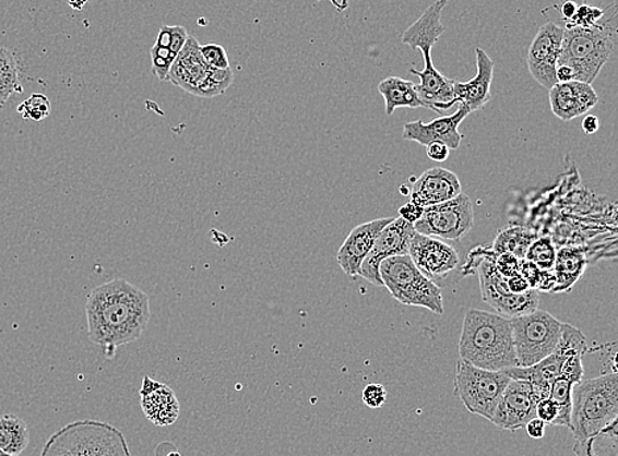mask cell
I'll return each instance as SVG.
<instances>
[{
  "instance_id": "cell-26",
  "label": "cell",
  "mask_w": 618,
  "mask_h": 456,
  "mask_svg": "<svg viewBox=\"0 0 618 456\" xmlns=\"http://www.w3.org/2000/svg\"><path fill=\"white\" fill-rule=\"evenodd\" d=\"M538 305L539 292L535 290H528L524 293L509 292L490 304L497 314L507 319L526 316V314L537 311Z\"/></svg>"
},
{
  "instance_id": "cell-36",
  "label": "cell",
  "mask_w": 618,
  "mask_h": 456,
  "mask_svg": "<svg viewBox=\"0 0 618 456\" xmlns=\"http://www.w3.org/2000/svg\"><path fill=\"white\" fill-rule=\"evenodd\" d=\"M603 15V9L582 4L581 8H578L575 16H573L570 22H567L566 25H569V27L591 28L601 21Z\"/></svg>"
},
{
  "instance_id": "cell-23",
  "label": "cell",
  "mask_w": 618,
  "mask_h": 456,
  "mask_svg": "<svg viewBox=\"0 0 618 456\" xmlns=\"http://www.w3.org/2000/svg\"><path fill=\"white\" fill-rule=\"evenodd\" d=\"M379 93L385 100V115L392 117L397 108H419L425 107L424 101L419 99L416 83L399 79V76H390L380 82Z\"/></svg>"
},
{
  "instance_id": "cell-37",
  "label": "cell",
  "mask_w": 618,
  "mask_h": 456,
  "mask_svg": "<svg viewBox=\"0 0 618 456\" xmlns=\"http://www.w3.org/2000/svg\"><path fill=\"white\" fill-rule=\"evenodd\" d=\"M363 403L366 404L368 408L379 409L384 406L388 397V392L384 385L372 383L368 384L365 389H363Z\"/></svg>"
},
{
  "instance_id": "cell-31",
  "label": "cell",
  "mask_w": 618,
  "mask_h": 456,
  "mask_svg": "<svg viewBox=\"0 0 618 456\" xmlns=\"http://www.w3.org/2000/svg\"><path fill=\"white\" fill-rule=\"evenodd\" d=\"M234 81V73L231 68L225 70L209 69L207 79L202 83L195 96L202 98H213L226 92Z\"/></svg>"
},
{
  "instance_id": "cell-33",
  "label": "cell",
  "mask_w": 618,
  "mask_h": 456,
  "mask_svg": "<svg viewBox=\"0 0 618 456\" xmlns=\"http://www.w3.org/2000/svg\"><path fill=\"white\" fill-rule=\"evenodd\" d=\"M189 38L188 31L181 25H174V27H168V25H164L158 32V36L156 38V45L162 48H167L171 51V53L178 56L180 51L183 49L185 44H187Z\"/></svg>"
},
{
  "instance_id": "cell-45",
  "label": "cell",
  "mask_w": 618,
  "mask_h": 456,
  "mask_svg": "<svg viewBox=\"0 0 618 456\" xmlns=\"http://www.w3.org/2000/svg\"><path fill=\"white\" fill-rule=\"evenodd\" d=\"M507 286L509 292L512 293H524L531 290V287H528L527 281L524 278H522L520 274L512 276V278H508Z\"/></svg>"
},
{
  "instance_id": "cell-39",
  "label": "cell",
  "mask_w": 618,
  "mask_h": 456,
  "mask_svg": "<svg viewBox=\"0 0 618 456\" xmlns=\"http://www.w3.org/2000/svg\"><path fill=\"white\" fill-rule=\"evenodd\" d=\"M495 252L490 247H477L470 252L468 260L466 265L462 267V273L464 276L473 274L476 272L477 267H479L480 263L484 260H487L488 256L492 255Z\"/></svg>"
},
{
  "instance_id": "cell-8",
  "label": "cell",
  "mask_w": 618,
  "mask_h": 456,
  "mask_svg": "<svg viewBox=\"0 0 618 456\" xmlns=\"http://www.w3.org/2000/svg\"><path fill=\"white\" fill-rule=\"evenodd\" d=\"M511 323L518 368H532L556 351L563 323L549 312L537 310Z\"/></svg>"
},
{
  "instance_id": "cell-15",
  "label": "cell",
  "mask_w": 618,
  "mask_h": 456,
  "mask_svg": "<svg viewBox=\"0 0 618 456\" xmlns=\"http://www.w3.org/2000/svg\"><path fill=\"white\" fill-rule=\"evenodd\" d=\"M468 115V109L461 106L450 117L438 118L428 124L423 120L412 121L405 124L403 137L424 146L439 143L448 146L450 151H456L463 139L462 133H459V127Z\"/></svg>"
},
{
  "instance_id": "cell-38",
  "label": "cell",
  "mask_w": 618,
  "mask_h": 456,
  "mask_svg": "<svg viewBox=\"0 0 618 456\" xmlns=\"http://www.w3.org/2000/svg\"><path fill=\"white\" fill-rule=\"evenodd\" d=\"M522 261L524 260H519L518 256L512 254H500L496 256L495 267L497 273L508 279L520 274Z\"/></svg>"
},
{
  "instance_id": "cell-3",
  "label": "cell",
  "mask_w": 618,
  "mask_h": 456,
  "mask_svg": "<svg viewBox=\"0 0 618 456\" xmlns=\"http://www.w3.org/2000/svg\"><path fill=\"white\" fill-rule=\"evenodd\" d=\"M617 38L618 3L614 2L604 9L603 17L594 27L566 25L558 65L571 68L575 81L592 85L616 50Z\"/></svg>"
},
{
  "instance_id": "cell-17",
  "label": "cell",
  "mask_w": 618,
  "mask_h": 456,
  "mask_svg": "<svg viewBox=\"0 0 618 456\" xmlns=\"http://www.w3.org/2000/svg\"><path fill=\"white\" fill-rule=\"evenodd\" d=\"M139 396L140 407L153 425L161 428L174 425L180 416V401L175 391L167 384L144 376Z\"/></svg>"
},
{
  "instance_id": "cell-49",
  "label": "cell",
  "mask_w": 618,
  "mask_h": 456,
  "mask_svg": "<svg viewBox=\"0 0 618 456\" xmlns=\"http://www.w3.org/2000/svg\"><path fill=\"white\" fill-rule=\"evenodd\" d=\"M0 456H11V455H8V454H4L3 452H0Z\"/></svg>"
},
{
  "instance_id": "cell-12",
  "label": "cell",
  "mask_w": 618,
  "mask_h": 456,
  "mask_svg": "<svg viewBox=\"0 0 618 456\" xmlns=\"http://www.w3.org/2000/svg\"><path fill=\"white\" fill-rule=\"evenodd\" d=\"M563 28L549 22L533 38L527 51V68L533 79L545 88L557 85V67L562 53Z\"/></svg>"
},
{
  "instance_id": "cell-21",
  "label": "cell",
  "mask_w": 618,
  "mask_h": 456,
  "mask_svg": "<svg viewBox=\"0 0 618 456\" xmlns=\"http://www.w3.org/2000/svg\"><path fill=\"white\" fill-rule=\"evenodd\" d=\"M209 69L201 55V44L194 36H189L170 69L168 82L195 95L207 79Z\"/></svg>"
},
{
  "instance_id": "cell-22",
  "label": "cell",
  "mask_w": 618,
  "mask_h": 456,
  "mask_svg": "<svg viewBox=\"0 0 618 456\" xmlns=\"http://www.w3.org/2000/svg\"><path fill=\"white\" fill-rule=\"evenodd\" d=\"M587 253L582 248H562L557 252L556 265L552 272L556 275L554 293L570 292L572 287L582 278L587 268Z\"/></svg>"
},
{
  "instance_id": "cell-28",
  "label": "cell",
  "mask_w": 618,
  "mask_h": 456,
  "mask_svg": "<svg viewBox=\"0 0 618 456\" xmlns=\"http://www.w3.org/2000/svg\"><path fill=\"white\" fill-rule=\"evenodd\" d=\"M573 453L577 456H618L617 421L602 433L583 442H575Z\"/></svg>"
},
{
  "instance_id": "cell-35",
  "label": "cell",
  "mask_w": 618,
  "mask_h": 456,
  "mask_svg": "<svg viewBox=\"0 0 618 456\" xmlns=\"http://www.w3.org/2000/svg\"><path fill=\"white\" fill-rule=\"evenodd\" d=\"M201 55L206 65L212 69L225 70L229 68L227 51L222 45L209 43L201 45Z\"/></svg>"
},
{
  "instance_id": "cell-10",
  "label": "cell",
  "mask_w": 618,
  "mask_h": 456,
  "mask_svg": "<svg viewBox=\"0 0 618 456\" xmlns=\"http://www.w3.org/2000/svg\"><path fill=\"white\" fill-rule=\"evenodd\" d=\"M413 227L418 235L438 240H462L474 228L473 202L462 192L452 201L425 208L423 217Z\"/></svg>"
},
{
  "instance_id": "cell-19",
  "label": "cell",
  "mask_w": 618,
  "mask_h": 456,
  "mask_svg": "<svg viewBox=\"0 0 618 456\" xmlns=\"http://www.w3.org/2000/svg\"><path fill=\"white\" fill-rule=\"evenodd\" d=\"M551 111L563 121H571L587 115L598 103V96L589 83L572 81L557 83L549 94Z\"/></svg>"
},
{
  "instance_id": "cell-46",
  "label": "cell",
  "mask_w": 618,
  "mask_h": 456,
  "mask_svg": "<svg viewBox=\"0 0 618 456\" xmlns=\"http://www.w3.org/2000/svg\"><path fill=\"white\" fill-rule=\"evenodd\" d=\"M582 128L585 134H594L598 131V128H601V121H598L595 115H585L582 121Z\"/></svg>"
},
{
  "instance_id": "cell-34",
  "label": "cell",
  "mask_w": 618,
  "mask_h": 456,
  "mask_svg": "<svg viewBox=\"0 0 618 456\" xmlns=\"http://www.w3.org/2000/svg\"><path fill=\"white\" fill-rule=\"evenodd\" d=\"M177 59V56L171 53L167 48L158 47V45H153L151 48V61H152V72L162 82L169 81V73L171 67Z\"/></svg>"
},
{
  "instance_id": "cell-7",
  "label": "cell",
  "mask_w": 618,
  "mask_h": 456,
  "mask_svg": "<svg viewBox=\"0 0 618 456\" xmlns=\"http://www.w3.org/2000/svg\"><path fill=\"white\" fill-rule=\"evenodd\" d=\"M382 286L399 303L426 308L442 316L444 313L441 287L419 272L409 255L392 256L380 265Z\"/></svg>"
},
{
  "instance_id": "cell-44",
  "label": "cell",
  "mask_w": 618,
  "mask_h": 456,
  "mask_svg": "<svg viewBox=\"0 0 618 456\" xmlns=\"http://www.w3.org/2000/svg\"><path fill=\"white\" fill-rule=\"evenodd\" d=\"M526 433L533 440H543L546 432V423L540 421L535 417V419L528 421L525 425Z\"/></svg>"
},
{
  "instance_id": "cell-16",
  "label": "cell",
  "mask_w": 618,
  "mask_h": 456,
  "mask_svg": "<svg viewBox=\"0 0 618 456\" xmlns=\"http://www.w3.org/2000/svg\"><path fill=\"white\" fill-rule=\"evenodd\" d=\"M393 218H376V220L363 223L352 230L336 255L337 263H340L344 274L348 276L359 275L361 263L371 252L382 229L390 225Z\"/></svg>"
},
{
  "instance_id": "cell-6",
  "label": "cell",
  "mask_w": 618,
  "mask_h": 456,
  "mask_svg": "<svg viewBox=\"0 0 618 456\" xmlns=\"http://www.w3.org/2000/svg\"><path fill=\"white\" fill-rule=\"evenodd\" d=\"M40 456H132L118 428L97 420L68 423L49 436Z\"/></svg>"
},
{
  "instance_id": "cell-1",
  "label": "cell",
  "mask_w": 618,
  "mask_h": 456,
  "mask_svg": "<svg viewBox=\"0 0 618 456\" xmlns=\"http://www.w3.org/2000/svg\"><path fill=\"white\" fill-rule=\"evenodd\" d=\"M85 311L88 339L112 355L142 337L151 320L148 295L126 279L95 287Z\"/></svg>"
},
{
  "instance_id": "cell-42",
  "label": "cell",
  "mask_w": 618,
  "mask_h": 456,
  "mask_svg": "<svg viewBox=\"0 0 618 456\" xmlns=\"http://www.w3.org/2000/svg\"><path fill=\"white\" fill-rule=\"evenodd\" d=\"M424 211L425 208L419 207L418 204L409 202L400 208L399 217L403 218V220H405L406 223L414 225L419 221L420 217H423Z\"/></svg>"
},
{
  "instance_id": "cell-11",
  "label": "cell",
  "mask_w": 618,
  "mask_h": 456,
  "mask_svg": "<svg viewBox=\"0 0 618 456\" xmlns=\"http://www.w3.org/2000/svg\"><path fill=\"white\" fill-rule=\"evenodd\" d=\"M413 225L401 217H394L376 240L375 245L361 263L359 275L376 287H382L380 265L392 256L407 255L413 237L416 236Z\"/></svg>"
},
{
  "instance_id": "cell-47",
  "label": "cell",
  "mask_w": 618,
  "mask_h": 456,
  "mask_svg": "<svg viewBox=\"0 0 618 456\" xmlns=\"http://www.w3.org/2000/svg\"><path fill=\"white\" fill-rule=\"evenodd\" d=\"M578 5L575 2H566L560 8V14H562L564 21L570 22L573 16H575Z\"/></svg>"
},
{
  "instance_id": "cell-14",
  "label": "cell",
  "mask_w": 618,
  "mask_h": 456,
  "mask_svg": "<svg viewBox=\"0 0 618 456\" xmlns=\"http://www.w3.org/2000/svg\"><path fill=\"white\" fill-rule=\"evenodd\" d=\"M538 401L539 397L531 382L511 379L497 406L492 422L500 429L518 432L535 419Z\"/></svg>"
},
{
  "instance_id": "cell-41",
  "label": "cell",
  "mask_w": 618,
  "mask_h": 456,
  "mask_svg": "<svg viewBox=\"0 0 618 456\" xmlns=\"http://www.w3.org/2000/svg\"><path fill=\"white\" fill-rule=\"evenodd\" d=\"M558 416V407L556 403L550 400V398H544V400L538 401L537 410H535V417L540 421H544L546 425H552Z\"/></svg>"
},
{
  "instance_id": "cell-13",
  "label": "cell",
  "mask_w": 618,
  "mask_h": 456,
  "mask_svg": "<svg viewBox=\"0 0 618 456\" xmlns=\"http://www.w3.org/2000/svg\"><path fill=\"white\" fill-rule=\"evenodd\" d=\"M407 255L419 272L437 286L439 281L454 273L461 263L456 250L449 243L418 233L413 237Z\"/></svg>"
},
{
  "instance_id": "cell-4",
  "label": "cell",
  "mask_w": 618,
  "mask_h": 456,
  "mask_svg": "<svg viewBox=\"0 0 618 456\" xmlns=\"http://www.w3.org/2000/svg\"><path fill=\"white\" fill-rule=\"evenodd\" d=\"M445 5H448V0H438V2L429 5L423 16L414 22L403 35V43L407 47L423 51L425 69L419 72V70L411 68L409 72L419 79V85H416V89L425 108L437 113L448 111L452 107V99H454L455 82L439 73L431 59V50L444 32L442 12Z\"/></svg>"
},
{
  "instance_id": "cell-24",
  "label": "cell",
  "mask_w": 618,
  "mask_h": 456,
  "mask_svg": "<svg viewBox=\"0 0 618 456\" xmlns=\"http://www.w3.org/2000/svg\"><path fill=\"white\" fill-rule=\"evenodd\" d=\"M29 442L27 422L11 413L0 416V452L11 456H21Z\"/></svg>"
},
{
  "instance_id": "cell-9",
  "label": "cell",
  "mask_w": 618,
  "mask_h": 456,
  "mask_svg": "<svg viewBox=\"0 0 618 456\" xmlns=\"http://www.w3.org/2000/svg\"><path fill=\"white\" fill-rule=\"evenodd\" d=\"M511 382L506 371H488L457 359L455 389L468 412L492 422L500 398Z\"/></svg>"
},
{
  "instance_id": "cell-2",
  "label": "cell",
  "mask_w": 618,
  "mask_h": 456,
  "mask_svg": "<svg viewBox=\"0 0 618 456\" xmlns=\"http://www.w3.org/2000/svg\"><path fill=\"white\" fill-rule=\"evenodd\" d=\"M459 359L488 371L518 368L511 319L480 310L464 316Z\"/></svg>"
},
{
  "instance_id": "cell-5",
  "label": "cell",
  "mask_w": 618,
  "mask_h": 456,
  "mask_svg": "<svg viewBox=\"0 0 618 456\" xmlns=\"http://www.w3.org/2000/svg\"><path fill=\"white\" fill-rule=\"evenodd\" d=\"M617 372L582 381L573 387L569 429L575 442H583L602 433L617 421Z\"/></svg>"
},
{
  "instance_id": "cell-32",
  "label": "cell",
  "mask_w": 618,
  "mask_h": 456,
  "mask_svg": "<svg viewBox=\"0 0 618 456\" xmlns=\"http://www.w3.org/2000/svg\"><path fill=\"white\" fill-rule=\"evenodd\" d=\"M50 101L44 94L31 95L28 99L21 103L17 107V113L24 120L41 121L50 115Z\"/></svg>"
},
{
  "instance_id": "cell-20",
  "label": "cell",
  "mask_w": 618,
  "mask_h": 456,
  "mask_svg": "<svg viewBox=\"0 0 618 456\" xmlns=\"http://www.w3.org/2000/svg\"><path fill=\"white\" fill-rule=\"evenodd\" d=\"M477 73L468 82H455L454 99L451 105L466 107L471 112L479 111L490 100V87H492L495 63L482 48H476Z\"/></svg>"
},
{
  "instance_id": "cell-43",
  "label": "cell",
  "mask_w": 618,
  "mask_h": 456,
  "mask_svg": "<svg viewBox=\"0 0 618 456\" xmlns=\"http://www.w3.org/2000/svg\"><path fill=\"white\" fill-rule=\"evenodd\" d=\"M426 154L435 163H444L450 157V149L443 144L435 143L426 146Z\"/></svg>"
},
{
  "instance_id": "cell-30",
  "label": "cell",
  "mask_w": 618,
  "mask_h": 456,
  "mask_svg": "<svg viewBox=\"0 0 618 456\" xmlns=\"http://www.w3.org/2000/svg\"><path fill=\"white\" fill-rule=\"evenodd\" d=\"M557 250L549 237H540L527 249L525 261L534 263L535 266L545 272H550L556 265Z\"/></svg>"
},
{
  "instance_id": "cell-25",
  "label": "cell",
  "mask_w": 618,
  "mask_h": 456,
  "mask_svg": "<svg viewBox=\"0 0 618 456\" xmlns=\"http://www.w3.org/2000/svg\"><path fill=\"white\" fill-rule=\"evenodd\" d=\"M538 237L531 229L524 227H509L501 229L496 236L494 245L490 249L497 255L512 254L519 260H525L527 249Z\"/></svg>"
},
{
  "instance_id": "cell-29",
  "label": "cell",
  "mask_w": 618,
  "mask_h": 456,
  "mask_svg": "<svg viewBox=\"0 0 618 456\" xmlns=\"http://www.w3.org/2000/svg\"><path fill=\"white\" fill-rule=\"evenodd\" d=\"M578 383L560 375L550 385V400L558 407V416L552 427H570L572 408V389Z\"/></svg>"
},
{
  "instance_id": "cell-18",
  "label": "cell",
  "mask_w": 618,
  "mask_h": 456,
  "mask_svg": "<svg viewBox=\"0 0 618 456\" xmlns=\"http://www.w3.org/2000/svg\"><path fill=\"white\" fill-rule=\"evenodd\" d=\"M462 194V183L455 172L443 167H431L425 171L412 188V201L419 207L442 204Z\"/></svg>"
},
{
  "instance_id": "cell-48",
  "label": "cell",
  "mask_w": 618,
  "mask_h": 456,
  "mask_svg": "<svg viewBox=\"0 0 618 456\" xmlns=\"http://www.w3.org/2000/svg\"><path fill=\"white\" fill-rule=\"evenodd\" d=\"M167 456H181V454L178 453L177 449L175 448L174 452H169V453L167 454Z\"/></svg>"
},
{
  "instance_id": "cell-40",
  "label": "cell",
  "mask_w": 618,
  "mask_h": 456,
  "mask_svg": "<svg viewBox=\"0 0 618 456\" xmlns=\"http://www.w3.org/2000/svg\"><path fill=\"white\" fill-rule=\"evenodd\" d=\"M544 272L545 269H540L532 262H527L525 260L521 262L520 275L527 281L531 290L537 291L540 279H543Z\"/></svg>"
},
{
  "instance_id": "cell-27",
  "label": "cell",
  "mask_w": 618,
  "mask_h": 456,
  "mask_svg": "<svg viewBox=\"0 0 618 456\" xmlns=\"http://www.w3.org/2000/svg\"><path fill=\"white\" fill-rule=\"evenodd\" d=\"M23 93L21 65L11 50L0 48V107L12 96Z\"/></svg>"
}]
</instances>
